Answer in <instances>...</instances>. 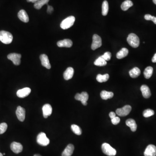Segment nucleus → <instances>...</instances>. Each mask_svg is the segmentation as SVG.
<instances>
[{"label":"nucleus","mask_w":156,"mask_h":156,"mask_svg":"<svg viewBox=\"0 0 156 156\" xmlns=\"http://www.w3.org/2000/svg\"><path fill=\"white\" fill-rule=\"evenodd\" d=\"M133 5V3L130 0H126L121 5V8L124 11L128 10L130 7Z\"/></svg>","instance_id":"bb28decb"},{"label":"nucleus","mask_w":156,"mask_h":156,"mask_svg":"<svg viewBox=\"0 0 156 156\" xmlns=\"http://www.w3.org/2000/svg\"><path fill=\"white\" fill-rule=\"evenodd\" d=\"M11 149L15 153H19L23 150V146L19 143L14 142L11 145Z\"/></svg>","instance_id":"4468645a"},{"label":"nucleus","mask_w":156,"mask_h":156,"mask_svg":"<svg viewBox=\"0 0 156 156\" xmlns=\"http://www.w3.org/2000/svg\"><path fill=\"white\" fill-rule=\"evenodd\" d=\"M25 109L21 106H18L17 109L16 114L18 120L21 121H24L25 118Z\"/></svg>","instance_id":"9d476101"},{"label":"nucleus","mask_w":156,"mask_h":156,"mask_svg":"<svg viewBox=\"0 0 156 156\" xmlns=\"http://www.w3.org/2000/svg\"><path fill=\"white\" fill-rule=\"evenodd\" d=\"M102 45V41L101 37L97 35H94L92 37V42L91 46L92 49L94 50L101 47Z\"/></svg>","instance_id":"0eeeda50"},{"label":"nucleus","mask_w":156,"mask_h":156,"mask_svg":"<svg viewBox=\"0 0 156 156\" xmlns=\"http://www.w3.org/2000/svg\"><path fill=\"white\" fill-rule=\"evenodd\" d=\"M75 98L76 100L81 102L82 105L84 106H87V101L88 99V95L86 92H83L81 94L77 93L75 96Z\"/></svg>","instance_id":"6e6552de"},{"label":"nucleus","mask_w":156,"mask_h":156,"mask_svg":"<svg viewBox=\"0 0 156 156\" xmlns=\"http://www.w3.org/2000/svg\"><path fill=\"white\" fill-rule=\"evenodd\" d=\"M144 156H156V147L150 144L146 148L144 152Z\"/></svg>","instance_id":"9b49d317"},{"label":"nucleus","mask_w":156,"mask_h":156,"mask_svg":"<svg viewBox=\"0 0 156 156\" xmlns=\"http://www.w3.org/2000/svg\"><path fill=\"white\" fill-rule=\"evenodd\" d=\"M37 143L41 146H46L50 143V140L47 138L45 133L41 132L37 135Z\"/></svg>","instance_id":"39448f33"},{"label":"nucleus","mask_w":156,"mask_h":156,"mask_svg":"<svg viewBox=\"0 0 156 156\" xmlns=\"http://www.w3.org/2000/svg\"><path fill=\"white\" fill-rule=\"evenodd\" d=\"M101 56L107 61L110 60L111 56H112V54H111V52H107Z\"/></svg>","instance_id":"f704fd0d"},{"label":"nucleus","mask_w":156,"mask_h":156,"mask_svg":"<svg viewBox=\"0 0 156 156\" xmlns=\"http://www.w3.org/2000/svg\"><path fill=\"white\" fill-rule=\"evenodd\" d=\"M50 0H39L35 3L34 7L36 9L40 10L44 5L48 4Z\"/></svg>","instance_id":"cd10ccee"},{"label":"nucleus","mask_w":156,"mask_h":156,"mask_svg":"<svg viewBox=\"0 0 156 156\" xmlns=\"http://www.w3.org/2000/svg\"><path fill=\"white\" fill-rule=\"evenodd\" d=\"M53 11V8L52 6L50 5L47 6V12L48 14H51Z\"/></svg>","instance_id":"e433bc0d"},{"label":"nucleus","mask_w":156,"mask_h":156,"mask_svg":"<svg viewBox=\"0 0 156 156\" xmlns=\"http://www.w3.org/2000/svg\"><path fill=\"white\" fill-rule=\"evenodd\" d=\"M18 17L21 21L25 23H27L29 21V17L26 11L24 10H21L18 12Z\"/></svg>","instance_id":"6ab92c4d"},{"label":"nucleus","mask_w":156,"mask_h":156,"mask_svg":"<svg viewBox=\"0 0 156 156\" xmlns=\"http://www.w3.org/2000/svg\"><path fill=\"white\" fill-rule=\"evenodd\" d=\"M109 116L110 118H111V119H112V118H114V117H116V114L115 112H111L109 113Z\"/></svg>","instance_id":"4c0bfd02"},{"label":"nucleus","mask_w":156,"mask_h":156,"mask_svg":"<svg viewBox=\"0 0 156 156\" xmlns=\"http://www.w3.org/2000/svg\"><path fill=\"white\" fill-rule=\"evenodd\" d=\"M128 44L133 48H137L140 44L139 37L135 33H130L127 38Z\"/></svg>","instance_id":"f03ea898"},{"label":"nucleus","mask_w":156,"mask_h":156,"mask_svg":"<svg viewBox=\"0 0 156 156\" xmlns=\"http://www.w3.org/2000/svg\"><path fill=\"white\" fill-rule=\"evenodd\" d=\"M74 146L72 144H69L62 153V156H71L73 153Z\"/></svg>","instance_id":"aec40b11"},{"label":"nucleus","mask_w":156,"mask_h":156,"mask_svg":"<svg viewBox=\"0 0 156 156\" xmlns=\"http://www.w3.org/2000/svg\"><path fill=\"white\" fill-rule=\"evenodd\" d=\"M71 129L72 131L78 135H80L82 133V131L80 127L77 125H71Z\"/></svg>","instance_id":"7c9ffc66"},{"label":"nucleus","mask_w":156,"mask_h":156,"mask_svg":"<svg viewBox=\"0 0 156 156\" xmlns=\"http://www.w3.org/2000/svg\"><path fill=\"white\" fill-rule=\"evenodd\" d=\"M141 90L144 98H148L151 97V91L148 86L145 85H142L141 87Z\"/></svg>","instance_id":"f3484780"},{"label":"nucleus","mask_w":156,"mask_h":156,"mask_svg":"<svg viewBox=\"0 0 156 156\" xmlns=\"http://www.w3.org/2000/svg\"><path fill=\"white\" fill-rule=\"evenodd\" d=\"M39 0H27V2H32V3H35Z\"/></svg>","instance_id":"ea45409f"},{"label":"nucleus","mask_w":156,"mask_h":156,"mask_svg":"<svg viewBox=\"0 0 156 156\" xmlns=\"http://www.w3.org/2000/svg\"><path fill=\"white\" fill-rule=\"evenodd\" d=\"M57 45L60 47L70 48L72 46V42L70 39H64L62 40L58 41L57 42Z\"/></svg>","instance_id":"dca6fc26"},{"label":"nucleus","mask_w":156,"mask_h":156,"mask_svg":"<svg viewBox=\"0 0 156 156\" xmlns=\"http://www.w3.org/2000/svg\"><path fill=\"white\" fill-rule=\"evenodd\" d=\"M42 112L44 118H46L52 113V108L49 104H45L42 107Z\"/></svg>","instance_id":"ddd939ff"},{"label":"nucleus","mask_w":156,"mask_h":156,"mask_svg":"<svg viewBox=\"0 0 156 156\" xmlns=\"http://www.w3.org/2000/svg\"><path fill=\"white\" fill-rule=\"evenodd\" d=\"M0 156H3V154L1 153H0Z\"/></svg>","instance_id":"37998d69"},{"label":"nucleus","mask_w":156,"mask_h":156,"mask_svg":"<svg viewBox=\"0 0 156 156\" xmlns=\"http://www.w3.org/2000/svg\"><path fill=\"white\" fill-rule=\"evenodd\" d=\"M153 3H154L155 5H156V0H153Z\"/></svg>","instance_id":"a19ab883"},{"label":"nucleus","mask_w":156,"mask_h":156,"mask_svg":"<svg viewBox=\"0 0 156 156\" xmlns=\"http://www.w3.org/2000/svg\"><path fill=\"white\" fill-rule=\"evenodd\" d=\"M7 128V124L6 123L0 124V135L4 133L6 131Z\"/></svg>","instance_id":"473e14b6"},{"label":"nucleus","mask_w":156,"mask_h":156,"mask_svg":"<svg viewBox=\"0 0 156 156\" xmlns=\"http://www.w3.org/2000/svg\"><path fill=\"white\" fill-rule=\"evenodd\" d=\"M34 156H41V155H40V154H35V155H34Z\"/></svg>","instance_id":"79ce46f5"},{"label":"nucleus","mask_w":156,"mask_h":156,"mask_svg":"<svg viewBox=\"0 0 156 156\" xmlns=\"http://www.w3.org/2000/svg\"><path fill=\"white\" fill-rule=\"evenodd\" d=\"M128 52V50L127 48H123L117 53L116 57L118 59H122L127 56Z\"/></svg>","instance_id":"4be33fe9"},{"label":"nucleus","mask_w":156,"mask_h":156,"mask_svg":"<svg viewBox=\"0 0 156 156\" xmlns=\"http://www.w3.org/2000/svg\"><path fill=\"white\" fill-rule=\"evenodd\" d=\"M74 69L72 67H68L64 72L63 77L66 80H70L72 78L74 75Z\"/></svg>","instance_id":"a211bd4d"},{"label":"nucleus","mask_w":156,"mask_h":156,"mask_svg":"<svg viewBox=\"0 0 156 156\" xmlns=\"http://www.w3.org/2000/svg\"><path fill=\"white\" fill-rule=\"evenodd\" d=\"M144 18L147 21L151 20V21L153 22V23L155 25H156V17H155L152 16L151 15L147 14V15H145L144 16Z\"/></svg>","instance_id":"72a5a7b5"},{"label":"nucleus","mask_w":156,"mask_h":156,"mask_svg":"<svg viewBox=\"0 0 156 156\" xmlns=\"http://www.w3.org/2000/svg\"><path fill=\"white\" fill-rule=\"evenodd\" d=\"M21 54L16 53H11L7 56L8 59L12 61L13 63L16 66L20 65L21 63Z\"/></svg>","instance_id":"1a4fd4ad"},{"label":"nucleus","mask_w":156,"mask_h":156,"mask_svg":"<svg viewBox=\"0 0 156 156\" xmlns=\"http://www.w3.org/2000/svg\"><path fill=\"white\" fill-rule=\"evenodd\" d=\"M13 38V36L9 32L5 31H0V41L4 44H10L12 42Z\"/></svg>","instance_id":"f257e3e1"},{"label":"nucleus","mask_w":156,"mask_h":156,"mask_svg":"<svg viewBox=\"0 0 156 156\" xmlns=\"http://www.w3.org/2000/svg\"><path fill=\"white\" fill-rule=\"evenodd\" d=\"M94 64L96 66H103L106 65L107 62L100 56L95 60L94 62Z\"/></svg>","instance_id":"c85d7f7f"},{"label":"nucleus","mask_w":156,"mask_h":156,"mask_svg":"<svg viewBox=\"0 0 156 156\" xmlns=\"http://www.w3.org/2000/svg\"><path fill=\"white\" fill-rule=\"evenodd\" d=\"M109 78V75L108 74H106L103 75L98 74L96 77L97 81L101 83L107 81Z\"/></svg>","instance_id":"393cba45"},{"label":"nucleus","mask_w":156,"mask_h":156,"mask_svg":"<svg viewBox=\"0 0 156 156\" xmlns=\"http://www.w3.org/2000/svg\"><path fill=\"white\" fill-rule=\"evenodd\" d=\"M75 17L74 16L69 17L62 21L60 24V27L63 30L69 29L74 25Z\"/></svg>","instance_id":"20e7f679"},{"label":"nucleus","mask_w":156,"mask_h":156,"mask_svg":"<svg viewBox=\"0 0 156 156\" xmlns=\"http://www.w3.org/2000/svg\"><path fill=\"white\" fill-rule=\"evenodd\" d=\"M40 60L43 66L45 67L47 69H50L51 65L47 55L44 54H42L40 56Z\"/></svg>","instance_id":"2eb2a0df"},{"label":"nucleus","mask_w":156,"mask_h":156,"mask_svg":"<svg viewBox=\"0 0 156 156\" xmlns=\"http://www.w3.org/2000/svg\"><path fill=\"white\" fill-rule=\"evenodd\" d=\"M5 153H4V154H3V155H5Z\"/></svg>","instance_id":"c03bdc74"},{"label":"nucleus","mask_w":156,"mask_h":156,"mask_svg":"<svg viewBox=\"0 0 156 156\" xmlns=\"http://www.w3.org/2000/svg\"><path fill=\"white\" fill-rule=\"evenodd\" d=\"M126 124L127 126L130 127L132 131L135 132L136 131L137 128V125L135 120H133L132 118L127 119L126 121Z\"/></svg>","instance_id":"412c9836"},{"label":"nucleus","mask_w":156,"mask_h":156,"mask_svg":"<svg viewBox=\"0 0 156 156\" xmlns=\"http://www.w3.org/2000/svg\"><path fill=\"white\" fill-rule=\"evenodd\" d=\"M108 3L107 1H103L102 5V15L103 16H106L108 12Z\"/></svg>","instance_id":"c756f323"},{"label":"nucleus","mask_w":156,"mask_h":156,"mask_svg":"<svg viewBox=\"0 0 156 156\" xmlns=\"http://www.w3.org/2000/svg\"><path fill=\"white\" fill-rule=\"evenodd\" d=\"M120 119L118 117H116L112 119V122L114 125H117L120 122Z\"/></svg>","instance_id":"c9c22d12"},{"label":"nucleus","mask_w":156,"mask_h":156,"mask_svg":"<svg viewBox=\"0 0 156 156\" xmlns=\"http://www.w3.org/2000/svg\"><path fill=\"white\" fill-rule=\"evenodd\" d=\"M141 74V70L137 67H135L129 71V75L132 78H136Z\"/></svg>","instance_id":"b1692460"},{"label":"nucleus","mask_w":156,"mask_h":156,"mask_svg":"<svg viewBox=\"0 0 156 156\" xmlns=\"http://www.w3.org/2000/svg\"><path fill=\"white\" fill-rule=\"evenodd\" d=\"M31 89L29 88H25L17 91V95L20 98H24L27 96L31 93Z\"/></svg>","instance_id":"f8f14e48"},{"label":"nucleus","mask_w":156,"mask_h":156,"mask_svg":"<svg viewBox=\"0 0 156 156\" xmlns=\"http://www.w3.org/2000/svg\"><path fill=\"white\" fill-rule=\"evenodd\" d=\"M100 96L102 99L104 100H107L108 99L112 98L114 96V93L111 92L103 90L100 93Z\"/></svg>","instance_id":"5701e85b"},{"label":"nucleus","mask_w":156,"mask_h":156,"mask_svg":"<svg viewBox=\"0 0 156 156\" xmlns=\"http://www.w3.org/2000/svg\"><path fill=\"white\" fill-rule=\"evenodd\" d=\"M152 61L153 62H156V53L154 54V56L153 57Z\"/></svg>","instance_id":"58836bf2"},{"label":"nucleus","mask_w":156,"mask_h":156,"mask_svg":"<svg viewBox=\"0 0 156 156\" xmlns=\"http://www.w3.org/2000/svg\"><path fill=\"white\" fill-rule=\"evenodd\" d=\"M154 114V112L151 109H147L144 110L143 112V116L145 117H148L153 116Z\"/></svg>","instance_id":"2f4dec72"},{"label":"nucleus","mask_w":156,"mask_h":156,"mask_svg":"<svg viewBox=\"0 0 156 156\" xmlns=\"http://www.w3.org/2000/svg\"><path fill=\"white\" fill-rule=\"evenodd\" d=\"M102 149L104 154L108 156H114L116 154L117 152L116 149L113 148L108 143H103L102 146Z\"/></svg>","instance_id":"7ed1b4c3"},{"label":"nucleus","mask_w":156,"mask_h":156,"mask_svg":"<svg viewBox=\"0 0 156 156\" xmlns=\"http://www.w3.org/2000/svg\"><path fill=\"white\" fill-rule=\"evenodd\" d=\"M153 72V68L151 66H148L145 69L143 74L146 79H149L151 77Z\"/></svg>","instance_id":"a878e982"},{"label":"nucleus","mask_w":156,"mask_h":156,"mask_svg":"<svg viewBox=\"0 0 156 156\" xmlns=\"http://www.w3.org/2000/svg\"><path fill=\"white\" fill-rule=\"evenodd\" d=\"M131 109V106L129 105H126L122 108L117 109L116 113L119 116H125L130 113Z\"/></svg>","instance_id":"423d86ee"}]
</instances>
